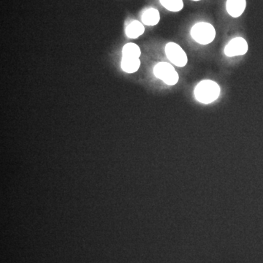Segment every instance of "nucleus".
I'll list each match as a JSON object with an SVG mask.
<instances>
[{
	"label": "nucleus",
	"mask_w": 263,
	"mask_h": 263,
	"mask_svg": "<svg viewBox=\"0 0 263 263\" xmlns=\"http://www.w3.org/2000/svg\"><path fill=\"white\" fill-rule=\"evenodd\" d=\"M221 95V87L216 81L205 79L200 81L194 89V96L198 103L209 105L216 101Z\"/></svg>",
	"instance_id": "1"
},
{
	"label": "nucleus",
	"mask_w": 263,
	"mask_h": 263,
	"mask_svg": "<svg viewBox=\"0 0 263 263\" xmlns=\"http://www.w3.org/2000/svg\"><path fill=\"white\" fill-rule=\"evenodd\" d=\"M216 34L214 26L208 22H198L190 30V35L193 41L202 46H206L214 42Z\"/></svg>",
	"instance_id": "2"
},
{
	"label": "nucleus",
	"mask_w": 263,
	"mask_h": 263,
	"mask_svg": "<svg viewBox=\"0 0 263 263\" xmlns=\"http://www.w3.org/2000/svg\"><path fill=\"white\" fill-rule=\"evenodd\" d=\"M154 75L168 86H175L179 81V75L174 65L168 62H159L154 67Z\"/></svg>",
	"instance_id": "3"
},
{
	"label": "nucleus",
	"mask_w": 263,
	"mask_h": 263,
	"mask_svg": "<svg viewBox=\"0 0 263 263\" xmlns=\"http://www.w3.org/2000/svg\"><path fill=\"white\" fill-rule=\"evenodd\" d=\"M164 52L167 60L176 67H183L187 65V54L178 43L174 42L167 43L164 48Z\"/></svg>",
	"instance_id": "4"
},
{
	"label": "nucleus",
	"mask_w": 263,
	"mask_h": 263,
	"mask_svg": "<svg viewBox=\"0 0 263 263\" xmlns=\"http://www.w3.org/2000/svg\"><path fill=\"white\" fill-rule=\"evenodd\" d=\"M248 49V43L245 38L237 37L230 40L224 48V53L228 57L243 56Z\"/></svg>",
	"instance_id": "5"
},
{
	"label": "nucleus",
	"mask_w": 263,
	"mask_h": 263,
	"mask_svg": "<svg viewBox=\"0 0 263 263\" xmlns=\"http://www.w3.org/2000/svg\"><path fill=\"white\" fill-rule=\"evenodd\" d=\"M247 7L246 0H228L226 10L228 14L233 18H238L243 14Z\"/></svg>",
	"instance_id": "6"
},
{
	"label": "nucleus",
	"mask_w": 263,
	"mask_h": 263,
	"mask_svg": "<svg viewBox=\"0 0 263 263\" xmlns=\"http://www.w3.org/2000/svg\"><path fill=\"white\" fill-rule=\"evenodd\" d=\"M122 69L127 73H134L139 70L141 67V60L139 58H130V57H122Z\"/></svg>",
	"instance_id": "7"
},
{
	"label": "nucleus",
	"mask_w": 263,
	"mask_h": 263,
	"mask_svg": "<svg viewBox=\"0 0 263 263\" xmlns=\"http://www.w3.org/2000/svg\"><path fill=\"white\" fill-rule=\"evenodd\" d=\"M142 22L147 26H155L160 22V12L155 8L146 10L142 15Z\"/></svg>",
	"instance_id": "8"
},
{
	"label": "nucleus",
	"mask_w": 263,
	"mask_h": 263,
	"mask_svg": "<svg viewBox=\"0 0 263 263\" xmlns=\"http://www.w3.org/2000/svg\"><path fill=\"white\" fill-rule=\"evenodd\" d=\"M145 32V27L143 24L138 21L131 22L126 28L125 32L128 37L130 39H136L139 37Z\"/></svg>",
	"instance_id": "9"
},
{
	"label": "nucleus",
	"mask_w": 263,
	"mask_h": 263,
	"mask_svg": "<svg viewBox=\"0 0 263 263\" xmlns=\"http://www.w3.org/2000/svg\"><path fill=\"white\" fill-rule=\"evenodd\" d=\"M141 55V48L136 43H129L123 47L122 57L140 58Z\"/></svg>",
	"instance_id": "10"
},
{
	"label": "nucleus",
	"mask_w": 263,
	"mask_h": 263,
	"mask_svg": "<svg viewBox=\"0 0 263 263\" xmlns=\"http://www.w3.org/2000/svg\"><path fill=\"white\" fill-rule=\"evenodd\" d=\"M161 5L171 12H179L183 9V0H160Z\"/></svg>",
	"instance_id": "11"
},
{
	"label": "nucleus",
	"mask_w": 263,
	"mask_h": 263,
	"mask_svg": "<svg viewBox=\"0 0 263 263\" xmlns=\"http://www.w3.org/2000/svg\"><path fill=\"white\" fill-rule=\"evenodd\" d=\"M193 1L198 2V1H200V0H193Z\"/></svg>",
	"instance_id": "12"
}]
</instances>
